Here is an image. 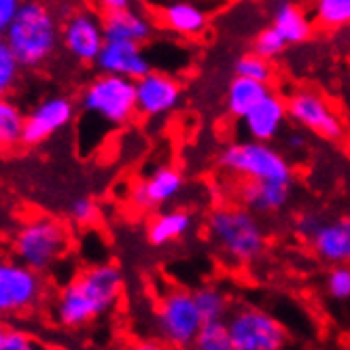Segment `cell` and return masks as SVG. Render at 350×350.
<instances>
[{"mask_svg":"<svg viewBox=\"0 0 350 350\" xmlns=\"http://www.w3.org/2000/svg\"><path fill=\"white\" fill-rule=\"evenodd\" d=\"M196 230V215L189 208H161L147 221L145 238L155 249H163L189 238Z\"/></svg>","mask_w":350,"mask_h":350,"instance_id":"20","label":"cell"},{"mask_svg":"<svg viewBox=\"0 0 350 350\" xmlns=\"http://www.w3.org/2000/svg\"><path fill=\"white\" fill-rule=\"evenodd\" d=\"M293 185L289 183H270V180H242L238 189L240 204L251 208L259 217L276 215L284 211L291 202Z\"/></svg>","mask_w":350,"mask_h":350,"instance_id":"21","label":"cell"},{"mask_svg":"<svg viewBox=\"0 0 350 350\" xmlns=\"http://www.w3.org/2000/svg\"><path fill=\"white\" fill-rule=\"evenodd\" d=\"M204 319L196 304L193 291L170 286L157 299L151 317V334L157 346L193 348Z\"/></svg>","mask_w":350,"mask_h":350,"instance_id":"7","label":"cell"},{"mask_svg":"<svg viewBox=\"0 0 350 350\" xmlns=\"http://www.w3.org/2000/svg\"><path fill=\"white\" fill-rule=\"evenodd\" d=\"M94 66L98 68V72L119 75L138 81L149 70H153V62L145 45L128 43V40H107Z\"/></svg>","mask_w":350,"mask_h":350,"instance_id":"18","label":"cell"},{"mask_svg":"<svg viewBox=\"0 0 350 350\" xmlns=\"http://www.w3.org/2000/svg\"><path fill=\"white\" fill-rule=\"evenodd\" d=\"M272 88L261 81L234 75L228 83V92H225V111L236 121H240L246 113H249L259 100H263Z\"/></svg>","mask_w":350,"mask_h":350,"instance_id":"23","label":"cell"},{"mask_svg":"<svg viewBox=\"0 0 350 350\" xmlns=\"http://www.w3.org/2000/svg\"><path fill=\"white\" fill-rule=\"evenodd\" d=\"M157 26L178 38H198L211 26L223 0H151Z\"/></svg>","mask_w":350,"mask_h":350,"instance_id":"13","label":"cell"},{"mask_svg":"<svg viewBox=\"0 0 350 350\" xmlns=\"http://www.w3.org/2000/svg\"><path fill=\"white\" fill-rule=\"evenodd\" d=\"M286 47H291L289 43H286V38L270 24V26H265L261 28L255 38H253V51H257L259 55L267 57V59H276L280 57Z\"/></svg>","mask_w":350,"mask_h":350,"instance_id":"31","label":"cell"},{"mask_svg":"<svg viewBox=\"0 0 350 350\" xmlns=\"http://www.w3.org/2000/svg\"><path fill=\"white\" fill-rule=\"evenodd\" d=\"M270 24L286 38L289 45H301L314 34L312 15L297 0H270Z\"/></svg>","mask_w":350,"mask_h":350,"instance_id":"22","label":"cell"},{"mask_svg":"<svg viewBox=\"0 0 350 350\" xmlns=\"http://www.w3.org/2000/svg\"><path fill=\"white\" fill-rule=\"evenodd\" d=\"M206 238L230 267H249L267 251L261 217L244 204H221L206 219Z\"/></svg>","mask_w":350,"mask_h":350,"instance_id":"4","label":"cell"},{"mask_svg":"<svg viewBox=\"0 0 350 350\" xmlns=\"http://www.w3.org/2000/svg\"><path fill=\"white\" fill-rule=\"evenodd\" d=\"M34 338L22 329H7L5 336V348L3 350H32L36 348V342H32Z\"/></svg>","mask_w":350,"mask_h":350,"instance_id":"34","label":"cell"},{"mask_svg":"<svg viewBox=\"0 0 350 350\" xmlns=\"http://www.w3.org/2000/svg\"><path fill=\"white\" fill-rule=\"evenodd\" d=\"M68 215L77 225H90L98 219V206L92 198L81 196V198H75L70 202Z\"/></svg>","mask_w":350,"mask_h":350,"instance_id":"32","label":"cell"},{"mask_svg":"<svg viewBox=\"0 0 350 350\" xmlns=\"http://www.w3.org/2000/svg\"><path fill=\"white\" fill-rule=\"evenodd\" d=\"M187 189L185 174L170 163H161L132 187V206L142 213H155L180 200Z\"/></svg>","mask_w":350,"mask_h":350,"instance_id":"16","label":"cell"},{"mask_svg":"<svg viewBox=\"0 0 350 350\" xmlns=\"http://www.w3.org/2000/svg\"><path fill=\"white\" fill-rule=\"evenodd\" d=\"M295 232L319 261L350 263V213L338 217L306 213L295 221Z\"/></svg>","mask_w":350,"mask_h":350,"instance_id":"9","label":"cell"},{"mask_svg":"<svg viewBox=\"0 0 350 350\" xmlns=\"http://www.w3.org/2000/svg\"><path fill=\"white\" fill-rule=\"evenodd\" d=\"M289 126V109H286V98L270 92L263 100L240 119V130L244 138L274 142Z\"/></svg>","mask_w":350,"mask_h":350,"instance_id":"17","label":"cell"},{"mask_svg":"<svg viewBox=\"0 0 350 350\" xmlns=\"http://www.w3.org/2000/svg\"><path fill=\"white\" fill-rule=\"evenodd\" d=\"M90 5L96 7L100 13H111V11H119L126 7H134L138 5V0H90Z\"/></svg>","mask_w":350,"mask_h":350,"instance_id":"36","label":"cell"},{"mask_svg":"<svg viewBox=\"0 0 350 350\" xmlns=\"http://www.w3.org/2000/svg\"><path fill=\"white\" fill-rule=\"evenodd\" d=\"M77 109L79 151L81 155H90L107 136L126 128L136 119V81L98 72L81 90Z\"/></svg>","mask_w":350,"mask_h":350,"instance_id":"1","label":"cell"},{"mask_svg":"<svg viewBox=\"0 0 350 350\" xmlns=\"http://www.w3.org/2000/svg\"><path fill=\"white\" fill-rule=\"evenodd\" d=\"M70 249V230L64 221L40 215L32 217L13 238V255L32 270L45 274L66 257Z\"/></svg>","mask_w":350,"mask_h":350,"instance_id":"6","label":"cell"},{"mask_svg":"<svg viewBox=\"0 0 350 350\" xmlns=\"http://www.w3.org/2000/svg\"><path fill=\"white\" fill-rule=\"evenodd\" d=\"M232 350H282L289 346V332L272 312L244 304L228 317Z\"/></svg>","mask_w":350,"mask_h":350,"instance_id":"8","label":"cell"},{"mask_svg":"<svg viewBox=\"0 0 350 350\" xmlns=\"http://www.w3.org/2000/svg\"><path fill=\"white\" fill-rule=\"evenodd\" d=\"M193 348L198 350H232L230 329L225 321H204Z\"/></svg>","mask_w":350,"mask_h":350,"instance_id":"28","label":"cell"},{"mask_svg":"<svg viewBox=\"0 0 350 350\" xmlns=\"http://www.w3.org/2000/svg\"><path fill=\"white\" fill-rule=\"evenodd\" d=\"M123 295V274L115 263H96L59 291L53 317L66 329H81L111 314Z\"/></svg>","mask_w":350,"mask_h":350,"instance_id":"2","label":"cell"},{"mask_svg":"<svg viewBox=\"0 0 350 350\" xmlns=\"http://www.w3.org/2000/svg\"><path fill=\"white\" fill-rule=\"evenodd\" d=\"M22 3L24 0H0V38L5 36L9 24L13 22V17L17 15Z\"/></svg>","mask_w":350,"mask_h":350,"instance_id":"35","label":"cell"},{"mask_svg":"<svg viewBox=\"0 0 350 350\" xmlns=\"http://www.w3.org/2000/svg\"><path fill=\"white\" fill-rule=\"evenodd\" d=\"M22 64L13 55L5 38H0V98L15 92L19 79H22Z\"/></svg>","mask_w":350,"mask_h":350,"instance_id":"30","label":"cell"},{"mask_svg":"<svg viewBox=\"0 0 350 350\" xmlns=\"http://www.w3.org/2000/svg\"><path fill=\"white\" fill-rule=\"evenodd\" d=\"M43 295V274L19 259L0 257V319L34 310Z\"/></svg>","mask_w":350,"mask_h":350,"instance_id":"12","label":"cell"},{"mask_svg":"<svg viewBox=\"0 0 350 350\" xmlns=\"http://www.w3.org/2000/svg\"><path fill=\"white\" fill-rule=\"evenodd\" d=\"M26 113L9 96L0 98V149H15L22 145Z\"/></svg>","mask_w":350,"mask_h":350,"instance_id":"25","label":"cell"},{"mask_svg":"<svg viewBox=\"0 0 350 350\" xmlns=\"http://www.w3.org/2000/svg\"><path fill=\"white\" fill-rule=\"evenodd\" d=\"M282 138V151L286 155H304L306 149H308V136H306V130L301 128H293V130H284L280 134Z\"/></svg>","mask_w":350,"mask_h":350,"instance_id":"33","label":"cell"},{"mask_svg":"<svg viewBox=\"0 0 350 350\" xmlns=\"http://www.w3.org/2000/svg\"><path fill=\"white\" fill-rule=\"evenodd\" d=\"M193 297L204 321H228L232 312V299L221 284H200L198 289H193Z\"/></svg>","mask_w":350,"mask_h":350,"instance_id":"24","label":"cell"},{"mask_svg":"<svg viewBox=\"0 0 350 350\" xmlns=\"http://www.w3.org/2000/svg\"><path fill=\"white\" fill-rule=\"evenodd\" d=\"M310 15L314 26L338 30L350 26V0H312Z\"/></svg>","mask_w":350,"mask_h":350,"instance_id":"26","label":"cell"},{"mask_svg":"<svg viewBox=\"0 0 350 350\" xmlns=\"http://www.w3.org/2000/svg\"><path fill=\"white\" fill-rule=\"evenodd\" d=\"M105 43V13L96 7L72 5L62 17V49L77 64L94 66Z\"/></svg>","mask_w":350,"mask_h":350,"instance_id":"11","label":"cell"},{"mask_svg":"<svg viewBox=\"0 0 350 350\" xmlns=\"http://www.w3.org/2000/svg\"><path fill=\"white\" fill-rule=\"evenodd\" d=\"M77 100L64 94H53L38 102L26 113V126L22 145L36 147L40 142L49 140L57 132L66 130L77 119Z\"/></svg>","mask_w":350,"mask_h":350,"instance_id":"14","label":"cell"},{"mask_svg":"<svg viewBox=\"0 0 350 350\" xmlns=\"http://www.w3.org/2000/svg\"><path fill=\"white\" fill-rule=\"evenodd\" d=\"M289 121L325 142H338L346 136L344 119L332 100L314 88H297L286 96Z\"/></svg>","mask_w":350,"mask_h":350,"instance_id":"10","label":"cell"},{"mask_svg":"<svg viewBox=\"0 0 350 350\" xmlns=\"http://www.w3.org/2000/svg\"><path fill=\"white\" fill-rule=\"evenodd\" d=\"M180 79L166 70H149L136 81V109L142 119H157L174 113L183 105Z\"/></svg>","mask_w":350,"mask_h":350,"instance_id":"15","label":"cell"},{"mask_svg":"<svg viewBox=\"0 0 350 350\" xmlns=\"http://www.w3.org/2000/svg\"><path fill=\"white\" fill-rule=\"evenodd\" d=\"M159 26L151 11L140 9L138 5L119 11L105 13V32L107 40H128V43L149 45L155 38Z\"/></svg>","mask_w":350,"mask_h":350,"instance_id":"19","label":"cell"},{"mask_svg":"<svg viewBox=\"0 0 350 350\" xmlns=\"http://www.w3.org/2000/svg\"><path fill=\"white\" fill-rule=\"evenodd\" d=\"M274 59H267L263 55H259L257 51H246L242 53L236 62H234V75L240 77H249L255 81H261V83H272L274 79Z\"/></svg>","mask_w":350,"mask_h":350,"instance_id":"27","label":"cell"},{"mask_svg":"<svg viewBox=\"0 0 350 350\" xmlns=\"http://www.w3.org/2000/svg\"><path fill=\"white\" fill-rule=\"evenodd\" d=\"M217 166L238 180H270L289 185L295 180L289 155L278 149L274 142L253 138L234 140L225 145L217 155Z\"/></svg>","mask_w":350,"mask_h":350,"instance_id":"5","label":"cell"},{"mask_svg":"<svg viewBox=\"0 0 350 350\" xmlns=\"http://www.w3.org/2000/svg\"><path fill=\"white\" fill-rule=\"evenodd\" d=\"M325 295L336 304L350 301V263L329 265V270L323 280Z\"/></svg>","mask_w":350,"mask_h":350,"instance_id":"29","label":"cell"},{"mask_svg":"<svg viewBox=\"0 0 350 350\" xmlns=\"http://www.w3.org/2000/svg\"><path fill=\"white\" fill-rule=\"evenodd\" d=\"M7 325L3 323V321H0V350H3L5 348V336H7Z\"/></svg>","mask_w":350,"mask_h":350,"instance_id":"37","label":"cell"},{"mask_svg":"<svg viewBox=\"0 0 350 350\" xmlns=\"http://www.w3.org/2000/svg\"><path fill=\"white\" fill-rule=\"evenodd\" d=\"M3 38L22 68H45L62 49V13L57 0H24Z\"/></svg>","mask_w":350,"mask_h":350,"instance_id":"3","label":"cell"}]
</instances>
